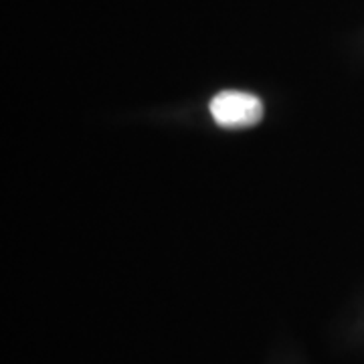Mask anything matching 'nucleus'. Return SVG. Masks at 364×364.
Segmentation results:
<instances>
[{
    "label": "nucleus",
    "mask_w": 364,
    "mask_h": 364,
    "mask_svg": "<svg viewBox=\"0 0 364 364\" xmlns=\"http://www.w3.org/2000/svg\"><path fill=\"white\" fill-rule=\"evenodd\" d=\"M210 116L227 130H243L259 124L263 104L257 95L245 91H221L210 100Z\"/></svg>",
    "instance_id": "obj_1"
}]
</instances>
